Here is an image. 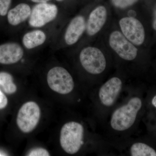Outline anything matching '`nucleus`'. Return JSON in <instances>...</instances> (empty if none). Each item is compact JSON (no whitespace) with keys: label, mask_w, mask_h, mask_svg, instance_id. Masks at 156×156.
<instances>
[{"label":"nucleus","mask_w":156,"mask_h":156,"mask_svg":"<svg viewBox=\"0 0 156 156\" xmlns=\"http://www.w3.org/2000/svg\"><path fill=\"white\" fill-rule=\"evenodd\" d=\"M151 103L152 106L156 108V94L154 95L151 100Z\"/></svg>","instance_id":"22"},{"label":"nucleus","mask_w":156,"mask_h":156,"mask_svg":"<svg viewBox=\"0 0 156 156\" xmlns=\"http://www.w3.org/2000/svg\"><path fill=\"white\" fill-rule=\"evenodd\" d=\"M29 156H49L50 153L47 150L43 148L38 147L31 150L27 155Z\"/></svg>","instance_id":"18"},{"label":"nucleus","mask_w":156,"mask_h":156,"mask_svg":"<svg viewBox=\"0 0 156 156\" xmlns=\"http://www.w3.org/2000/svg\"><path fill=\"white\" fill-rule=\"evenodd\" d=\"M41 115V109L35 102H26L20 109L17 114L18 128L24 133L31 132L37 126Z\"/></svg>","instance_id":"9"},{"label":"nucleus","mask_w":156,"mask_h":156,"mask_svg":"<svg viewBox=\"0 0 156 156\" xmlns=\"http://www.w3.org/2000/svg\"><path fill=\"white\" fill-rule=\"evenodd\" d=\"M58 13V8L54 4L38 3L31 10L29 24L35 28L43 27L56 19Z\"/></svg>","instance_id":"10"},{"label":"nucleus","mask_w":156,"mask_h":156,"mask_svg":"<svg viewBox=\"0 0 156 156\" xmlns=\"http://www.w3.org/2000/svg\"><path fill=\"white\" fill-rule=\"evenodd\" d=\"M24 52L17 43H9L0 45V63L10 65L17 63L23 57Z\"/></svg>","instance_id":"12"},{"label":"nucleus","mask_w":156,"mask_h":156,"mask_svg":"<svg viewBox=\"0 0 156 156\" xmlns=\"http://www.w3.org/2000/svg\"><path fill=\"white\" fill-rule=\"evenodd\" d=\"M84 128L81 123L71 121L66 123L60 131V143L69 154H76L84 144Z\"/></svg>","instance_id":"6"},{"label":"nucleus","mask_w":156,"mask_h":156,"mask_svg":"<svg viewBox=\"0 0 156 156\" xmlns=\"http://www.w3.org/2000/svg\"><path fill=\"white\" fill-rule=\"evenodd\" d=\"M56 1H57V2H62V1H63V0H56Z\"/></svg>","instance_id":"24"},{"label":"nucleus","mask_w":156,"mask_h":156,"mask_svg":"<svg viewBox=\"0 0 156 156\" xmlns=\"http://www.w3.org/2000/svg\"><path fill=\"white\" fill-rule=\"evenodd\" d=\"M46 39L47 36L43 31L36 30L25 34L23 37L22 43L26 48L30 50L44 44Z\"/></svg>","instance_id":"14"},{"label":"nucleus","mask_w":156,"mask_h":156,"mask_svg":"<svg viewBox=\"0 0 156 156\" xmlns=\"http://www.w3.org/2000/svg\"><path fill=\"white\" fill-rule=\"evenodd\" d=\"M33 2L36 3H42L48 2L50 0H31Z\"/></svg>","instance_id":"23"},{"label":"nucleus","mask_w":156,"mask_h":156,"mask_svg":"<svg viewBox=\"0 0 156 156\" xmlns=\"http://www.w3.org/2000/svg\"><path fill=\"white\" fill-rule=\"evenodd\" d=\"M143 107V101L139 95L131 93L129 97L112 111L108 130L113 136H125L135 126Z\"/></svg>","instance_id":"3"},{"label":"nucleus","mask_w":156,"mask_h":156,"mask_svg":"<svg viewBox=\"0 0 156 156\" xmlns=\"http://www.w3.org/2000/svg\"><path fill=\"white\" fill-rule=\"evenodd\" d=\"M115 72L97 89L96 95L97 116L104 119L115 108L127 82L131 78L122 70L116 69Z\"/></svg>","instance_id":"4"},{"label":"nucleus","mask_w":156,"mask_h":156,"mask_svg":"<svg viewBox=\"0 0 156 156\" xmlns=\"http://www.w3.org/2000/svg\"><path fill=\"white\" fill-rule=\"evenodd\" d=\"M112 14L107 7L99 5L89 12L85 33L87 36L96 40L101 36L111 23Z\"/></svg>","instance_id":"7"},{"label":"nucleus","mask_w":156,"mask_h":156,"mask_svg":"<svg viewBox=\"0 0 156 156\" xmlns=\"http://www.w3.org/2000/svg\"><path fill=\"white\" fill-rule=\"evenodd\" d=\"M8 102L7 98L0 90V109L5 108L8 105Z\"/></svg>","instance_id":"20"},{"label":"nucleus","mask_w":156,"mask_h":156,"mask_svg":"<svg viewBox=\"0 0 156 156\" xmlns=\"http://www.w3.org/2000/svg\"><path fill=\"white\" fill-rule=\"evenodd\" d=\"M125 13L118 14L114 19L117 26L126 38L132 44L141 48L146 41L145 27L138 18L136 11L128 9Z\"/></svg>","instance_id":"5"},{"label":"nucleus","mask_w":156,"mask_h":156,"mask_svg":"<svg viewBox=\"0 0 156 156\" xmlns=\"http://www.w3.org/2000/svg\"><path fill=\"white\" fill-rule=\"evenodd\" d=\"M152 27L153 30L156 32V8L154 13L152 22Z\"/></svg>","instance_id":"21"},{"label":"nucleus","mask_w":156,"mask_h":156,"mask_svg":"<svg viewBox=\"0 0 156 156\" xmlns=\"http://www.w3.org/2000/svg\"><path fill=\"white\" fill-rule=\"evenodd\" d=\"M111 54L115 67L122 70L133 78L136 72L140 48L126 38L117 26L114 19L102 35Z\"/></svg>","instance_id":"1"},{"label":"nucleus","mask_w":156,"mask_h":156,"mask_svg":"<svg viewBox=\"0 0 156 156\" xmlns=\"http://www.w3.org/2000/svg\"><path fill=\"white\" fill-rule=\"evenodd\" d=\"M111 1L115 8L122 11L134 5L138 0H111Z\"/></svg>","instance_id":"17"},{"label":"nucleus","mask_w":156,"mask_h":156,"mask_svg":"<svg viewBox=\"0 0 156 156\" xmlns=\"http://www.w3.org/2000/svg\"><path fill=\"white\" fill-rule=\"evenodd\" d=\"M0 87L8 94H13L17 91V87L14 83L12 76L9 73L0 72Z\"/></svg>","instance_id":"16"},{"label":"nucleus","mask_w":156,"mask_h":156,"mask_svg":"<svg viewBox=\"0 0 156 156\" xmlns=\"http://www.w3.org/2000/svg\"><path fill=\"white\" fill-rule=\"evenodd\" d=\"M11 0H0V15L5 16L9 12Z\"/></svg>","instance_id":"19"},{"label":"nucleus","mask_w":156,"mask_h":156,"mask_svg":"<svg viewBox=\"0 0 156 156\" xmlns=\"http://www.w3.org/2000/svg\"><path fill=\"white\" fill-rule=\"evenodd\" d=\"M126 154L131 156H156V150L145 143L136 141L127 146Z\"/></svg>","instance_id":"15"},{"label":"nucleus","mask_w":156,"mask_h":156,"mask_svg":"<svg viewBox=\"0 0 156 156\" xmlns=\"http://www.w3.org/2000/svg\"><path fill=\"white\" fill-rule=\"evenodd\" d=\"M31 12V9L28 4H18L8 12V21L11 25H18L29 18Z\"/></svg>","instance_id":"13"},{"label":"nucleus","mask_w":156,"mask_h":156,"mask_svg":"<svg viewBox=\"0 0 156 156\" xmlns=\"http://www.w3.org/2000/svg\"><path fill=\"white\" fill-rule=\"evenodd\" d=\"M94 43L82 48L79 53V59L83 69L95 78L98 84H99L107 76L112 68L115 67V65L102 36Z\"/></svg>","instance_id":"2"},{"label":"nucleus","mask_w":156,"mask_h":156,"mask_svg":"<svg viewBox=\"0 0 156 156\" xmlns=\"http://www.w3.org/2000/svg\"><path fill=\"white\" fill-rule=\"evenodd\" d=\"M47 81L50 89L62 95L70 93L74 88L72 76L67 70L60 66L53 67L49 70Z\"/></svg>","instance_id":"8"},{"label":"nucleus","mask_w":156,"mask_h":156,"mask_svg":"<svg viewBox=\"0 0 156 156\" xmlns=\"http://www.w3.org/2000/svg\"><path fill=\"white\" fill-rule=\"evenodd\" d=\"M87 18L83 14H79L70 21L64 37L65 42L67 46L76 44L83 36L86 31Z\"/></svg>","instance_id":"11"}]
</instances>
